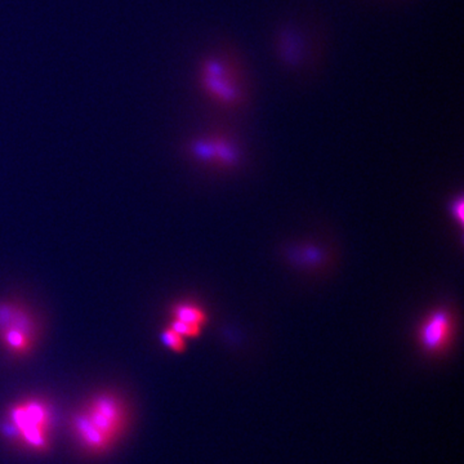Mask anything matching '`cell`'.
<instances>
[{
  "instance_id": "1",
  "label": "cell",
  "mask_w": 464,
  "mask_h": 464,
  "mask_svg": "<svg viewBox=\"0 0 464 464\" xmlns=\"http://www.w3.org/2000/svg\"><path fill=\"white\" fill-rule=\"evenodd\" d=\"M130 424V409L115 391L93 393L70 415V435L82 453L105 456L124 438Z\"/></svg>"
},
{
  "instance_id": "2",
  "label": "cell",
  "mask_w": 464,
  "mask_h": 464,
  "mask_svg": "<svg viewBox=\"0 0 464 464\" xmlns=\"http://www.w3.org/2000/svg\"><path fill=\"white\" fill-rule=\"evenodd\" d=\"M56 411L43 396H27L9 405L0 433L11 444L34 454H47L53 442Z\"/></svg>"
},
{
  "instance_id": "3",
  "label": "cell",
  "mask_w": 464,
  "mask_h": 464,
  "mask_svg": "<svg viewBox=\"0 0 464 464\" xmlns=\"http://www.w3.org/2000/svg\"><path fill=\"white\" fill-rule=\"evenodd\" d=\"M41 335L38 317L17 301H0V344L14 357L32 353Z\"/></svg>"
},
{
  "instance_id": "4",
  "label": "cell",
  "mask_w": 464,
  "mask_h": 464,
  "mask_svg": "<svg viewBox=\"0 0 464 464\" xmlns=\"http://www.w3.org/2000/svg\"><path fill=\"white\" fill-rule=\"evenodd\" d=\"M453 320L447 311L440 310L426 317L420 329V342L427 353H440L450 341Z\"/></svg>"
},
{
  "instance_id": "5",
  "label": "cell",
  "mask_w": 464,
  "mask_h": 464,
  "mask_svg": "<svg viewBox=\"0 0 464 464\" xmlns=\"http://www.w3.org/2000/svg\"><path fill=\"white\" fill-rule=\"evenodd\" d=\"M207 90L217 100L225 103H234L239 100V88L237 79L231 74L232 70L222 61H210L206 66Z\"/></svg>"
},
{
  "instance_id": "6",
  "label": "cell",
  "mask_w": 464,
  "mask_h": 464,
  "mask_svg": "<svg viewBox=\"0 0 464 464\" xmlns=\"http://www.w3.org/2000/svg\"><path fill=\"white\" fill-rule=\"evenodd\" d=\"M194 155L204 161H218L222 164H234L237 160V154L230 143L222 140H209L199 141L194 145Z\"/></svg>"
},
{
  "instance_id": "7",
  "label": "cell",
  "mask_w": 464,
  "mask_h": 464,
  "mask_svg": "<svg viewBox=\"0 0 464 464\" xmlns=\"http://www.w3.org/2000/svg\"><path fill=\"white\" fill-rule=\"evenodd\" d=\"M172 320L191 324V325L203 326L207 323L208 316L203 308L190 302L177 304L172 308Z\"/></svg>"
},
{
  "instance_id": "8",
  "label": "cell",
  "mask_w": 464,
  "mask_h": 464,
  "mask_svg": "<svg viewBox=\"0 0 464 464\" xmlns=\"http://www.w3.org/2000/svg\"><path fill=\"white\" fill-rule=\"evenodd\" d=\"M161 342H163L164 346L172 350L173 353H183L186 350L185 338L170 329L169 326L161 333Z\"/></svg>"
},
{
  "instance_id": "9",
  "label": "cell",
  "mask_w": 464,
  "mask_h": 464,
  "mask_svg": "<svg viewBox=\"0 0 464 464\" xmlns=\"http://www.w3.org/2000/svg\"><path fill=\"white\" fill-rule=\"evenodd\" d=\"M169 328L173 329L174 332L179 333V334H181L183 338L198 337L201 332V326L177 322V320H172V324H170Z\"/></svg>"
},
{
  "instance_id": "10",
  "label": "cell",
  "mask_w": 464,
  "mask_h": 464,
  "mask_svg": "<svg viewBox=\"0 0 464 464\" xmlns=\"http://www.w3.org/2000/svg\"><path fill=\"white\" fill-rule=\"evenodd\" d=\"M454 209H453V212H454V216L457 215V218L459 219L460 222L463 221V201L462 200H458L456 204H454Z\"/></svg>"
}]
</instances>
